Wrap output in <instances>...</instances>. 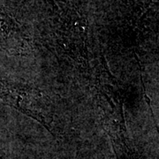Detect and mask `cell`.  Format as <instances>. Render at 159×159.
I'll list each match as a JSON object with an SVG mask.
<instances>
[{
	"label": "cell",
	"mask_w": 159,
	"mask_h": 159,
	"mask_svg": "<svg viewBox=\"0 0 159 159\" xmlns=\"http://www.w3.org/2000/svg\"><path fill=\"white\" fill-rule=\"evenodd\" d=\"M0 100L51 130L53 117L47 97L36 88L0 80Z\"/></svg>",
	"instance_id": "obj_1"
}]
</instances>
